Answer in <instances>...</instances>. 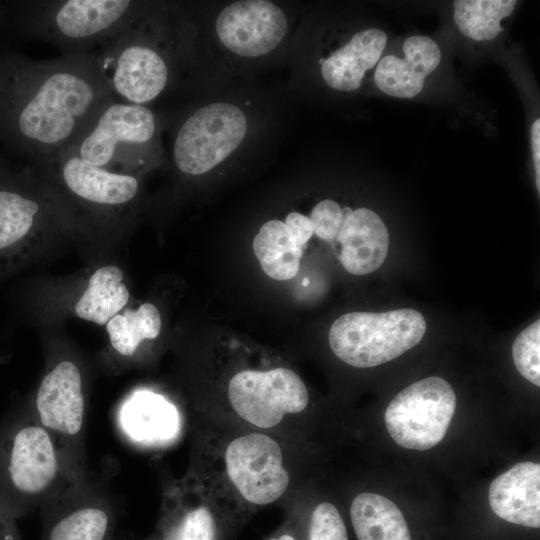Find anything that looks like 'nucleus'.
Returning a JSON list of instances; mask_svg holds the SVG:
<instances>
[{"mask_svg":"<svg viewBox=\"0 0 540 540\" xmlns=\"http://www.w3.org/2000/svg\"><path fill=\"white\" fill-rule=\"evenodd\" d=\"M113 97L95 54L35 60L0 51V143L39 165L67 149Z\"/></svg>","mask_w":540,"mask_h":540,"instance_id":"obj_1","label":"nucleus"},{"mask_svg":"<svg viewBox=\"0 0 540 540\" xmlns=\"http://www.w3.org/2000/svg\"><path fill=\"white\" fill-rule=\"evenodd\" d=\"M188 469L202 482L224 524L285 502L298 490L302 443L239 427L188 417Z\"/></svg>","mask_w":540,"mask_h":540,"instance_id":"obj_2","label":"nucleus"},{"mask_svg":"<svg viewBox=\"0 0 540 540\" xmlns=\"http://www.w3.org/2000/svg\"><path fill=\"white\" fill-rule=\"evenodd\" d=\"M177 5L152 1L144 14L95 54L115 98L150 106L184 87L182 74L187 72Z\"/></svg>","mask_w":540,"mask_h":540,"instance_id":"obj_3","label":"nucleus"},{"mask_svg":"<svg viewBox=\"0 0 540 540\" xmlns=\"http://www.w3.org/2000/svg\"><path fill=\"white\" fill-rule=\"evenodd\" d=\"M309 391L291 368L244 367L231 374L223 394L188 417L261 431L303 444Z\"/></svg>","mask_w":540,"mask_h":540,"instance_id":"obj_4","label":"nucleus"},{"mask_svg":"<svg viewBox=\"0 0 540 540\" xmlns=\"http://www.w3.org/2000/svg\"><path fill=\"white\" fill-rule=\"evenodd\" d=\"M138 0H28L2 2L0 26L41 40L63 54L89 53L126 29L150 7Z\"/></svg>","mask_w":540,"mask_h":540,"instance_id":"obj_5","label":"nucleus"},{"mask_svg":"<svg viewBox=\"0 0 540 540\" xmlns=\"http://www.w3.org/2000/svg\"><path fill=\"white\" fill-rule=\"evenodd\" d=\"M257 114L246 100L223 96L184 106L164 119L168 156L181 175L198 178L240 157L254 140Z\"/></svg>","mask_w":540,"mask_h":540,"instance_id":"obj_6","label":"nucleus"},{"mask_svg":"<svg viewBox=\"0 0 540 540\" xmlns=\"http://www.w3.org/2000/svg\"><path fill=\"white\" fill-rule=\"evenodd\" d=\"M72 483L30 406L0 423V506L14 518L44 507Z\"/></svg>","mask_w":540,"mask_h":540,"instance_id":"obj_7","label":"nucleus"},{"mask_svg":"<svg viewBox=\"0 0 540 540\" xmlns=\"http://www.w3.org/2000/svg\"><path fill=\"white\" fill-rule=\"evenodd\" d=\"M162 117L150 106L105 102L65 149L84 162L135 175L163 161Z\"/></svg>","mask_w":540,"mask_h":540,"instance_id":"obj_8","label":"nucleus"},{"mask_svg":"<svg viewBox=\"0 0 540 540\" xmlns=\"http://www.w3.org/2000/svg\"><path fill=\"white\" fill-rule=\"evenodd\" d=\"M182 28L190 42H214L222 57L233 63L270 60L288 43L294 20L285 5L268 0H240L223 5L206 27L195 24L181 3Z\"/></svg>","mask_w":540,"mask_h":540,"instance_id":"obj_9","label":"nucleus"},{"mask_svg":"<svg viewBox=\"0 0 540 540\" xmlns=\"http://www.w3.org/2000/svg\"><path fill=\"white\" fill-rule=\"evenodd\" d=\"M425 331V318L415 309L350 312L333 322L328 341L332 352L344 363L370 368L396 359L416 346Z\"/></svg>","mask_w":540,"mask_h":540,"instance_id":"obj_10","label":"nucleus"},{"mask_svg":"<svg viewBox=\"0 0 540 540\" xmlns=\"http://www.w3.org/2000/svg\"><path fill=\"white\" fill-rule=\"evenodd\" d=\"M35 418L52 437L71 482L86 478V397L79 366L57 362L42 378L33 404Z\"/></svg>","mask_w":540,"mask_h":540,"instance_id":"obj_11","label":"nucleus"},{"mask_svg":"<svg viewBox=\"0 0 540 540\" xmlns=\"http://www.w3.org/2000/svg\"><path fill=\"white\" fill-rule=\"evenodd\" d=\"M456 409V395L443 378L433 376L412 383L389 403L385 427L401 447L428 450L446 435Z\"/></svg>","mask_w":540,"mask_h":540,"instance_id":"obj_12","label":"nucleus"},{"mask_svg":"<svg viewBox=\"0 0 540 540\" xmlns=\"http://www.w3.org/2000/svg\"><path fill=\"white\" fill-rule=\"evenodd\" d=\"M222 516L199 478L189 469L163 480L160 516L147 540H219Z\"/></svg>","mask_w":540,"mask_h":540,"instance_id":"obj_13","label":"nucleus"},{"mask_svg":"<svg viewBox=\"0 0 540 540\" xmlns=\"http://www.w3.org/2000/svg\"><path fill=\"white\" fill-rule=\"evenodd\" d=\"M50 523L45 540H108L112 526L111 493L90 473L69 483L43 507Z\"/></svg>","mask_w":540,"mask_h":540,"instance_id":"obj_14","label":"nucleus"},{"mask_svg":"<svg viewBox=\"0 0 540 540\" xmlns=\"http://www.w3.org/2000/svg\"><path fill=\"white\" fill-rule=\"evenodd\" d=\"M72 199L85 206L112 211L132 204L140 191L138 176L88 164L64 150L41 165Z\"/></svg>","mask_w":540,"mask_h":540,"instance_id":"obj_15","label":"nucleus"},{"mask_svg":"<svg viewBox=\"0 0 540 540\" xmlns=\"http://www.w3.org/2000/svg\"><path fill=\"white\" fill-rule=\"evenodd\" d=\"M313 235L307 215L290 211L284 220L270 219L259 228L252 243L263 272L278 281L294 278L306 243Z\"/></svg>","mask_w":540,"mask_h":540,"instance_id":"obj_16","label":"nucleus"},{"mask_svg":"<svg viewBox=\"0 0 540 540\" xmlns=\"http://www.w3.org/2000/svg\"><path fill=\"white\" fill-rule=\"evenodd\" d=\"M118 415L121 429L129 440L149 448L174 443L185 426V416L179 407L150 391L131 396Z\"/></svg>","mask_w":540,"mask_h":540,"instance_id":"obj_17","label":"nucleus"},{"mask_svg":"<svg viewBox=\"0 0 540 540\" xmlns=\"http://www.w3.org/2000/svg\"><path fill=\"white\" fill-rule=\"evenodd\" d=\"M403 53L404 58L392 54L382 57L374 81L385 94L406 99L422 91L426 77L440 64L441 50L430 37L415 35L405 40Z\"/></svg>","mask_w":540,"mask_h":540,"instance_id":"obj_18","label":"nucleus"},{"mask_svg":"<svg viewBox=\"0 0 540 540\" xmlns=\"http://www.w3.org/2000/svg\"><path fill=\"white\" fill-rule=\"evenodd\" d=\"M334 244L346 271L366 275L385 261L389 248V232L380 216L365 207L353 209L347 216Z\"/></svg>","mask_w":540,"mask_h":540,"instance_id":"obj_19","label":"nucleus"},{"mask_svg":"<svg viewBox=\"0 0 540 540\" xmlns=\"http://www.w3.org/2000/svg\"><path fill=\"white\" fill-rule=\"evenodd\" d=\"M386 43V33L377 28L354 33L345 43L319 59L322 80L336 91H357L366 72L381 59Z\"/></svg>","mask_w":540,"mask_h":540,"instance_id":"obj_20","label":"nucleus"},{"mask_svg":"<svg viewBox=\"0 0 540 540\" xmlns=\"http://www.w3.org/2000/svg\"><path fill=\"white\" fill-rule=\"evenodd\" d=\"M492 511L524 527L540 526V464L520 462L497 476L488 491Z\"/></svg>","mask_w":540,"mask_h":540,"instance_id":"obj_21","label":"nucleus"},{"mask_svg":"<svg viewBox=\"0 0 540 540\" xmlns=\"http://www.w3.org/2000/svg\"><path fill=\"white\" fill-rule=\"evenodd\" d=\"M349 512L358 540H411L400 509L380 494L359 493L352 500Z\"/></svg>","mask_w":540,"mask_h":540,"instance_id":"obj_22","label":"nucleus"},{"mask_svg":"<svg viewBox=\"0 0 540 540\" xmlns=\"http://www.w3.org/2000/svg\"><path fill=\"white\" fill-rule=\"evenodd\" d=\"M123 272L112 265L97 269L75 305L76 315L98 325H106L128 302L129 290Z\"/></svg>","mask_w":540,"mask_h":540,"instance_id":"obj_23","label":"nucleus"},{"mask_svg":"<svg viewBox=\"0 0 540 540\" xmlns=\"http://www.w3.org/2000/svg\"><path fill=\"white\" fill-rule=\"evenodd\" d=\"M39 194L14 188L0 189V250L26 237L49 216V206Z\"/></svg>","mask_w":540,"mask_h":540,"instance_id":"obj_24","label":"nucleus"},{"mask_svg":"<svg viewBox=\"0 0 540 540\" xmlns=\"http://www.w3.org/2000/svg\"><path fill=\"white\" fill-rule=\"evenodd\" d=\"M162 320L156 306L142 304L136 311L116 314L106 324L112 348L119 355L133 357L144 340L159 336Z\"/></svg>","mask_w":540,"mask_h":540,"instance_id":"obj_25","label":"nucleus"},{"mask_svg":"<svg viewBox=\"0 0 540 540\" xmlns=\"http://www.w3.org/2000/svg\"><path fill=\"white\" fill-rule=\"evenodd\" d=\"M516 4L514 0H457L453 17L463 35L487 41L503 30L500 22L512 14Z\"/></svg>","mask_w":540,"mask_h":540,"instance_id":"obj_26","label":"nucleus"},{"mask_svg":"<svg viewBox=\"0 0 540 540\" xmlns=\"http://www.w3.org/2000/svg\"><path fill=\"white\" fill-rule=\"evenodd\" d=\"M513 362L526 380L540 386V320L525 328L514 340Z\"/></svg>","mask_w":540,"mask_h":540,"instance_id":"obj_27","label":"nucleus"},{"mask_svg":"<svg viewBox=\"0 0 540 540\" xmlns=\"http://www.w3.org/2000/svg\"><path fill=\"white\" fill-rule=\"evenodd\" d=\"M353 209L349 206L342 207L333 199H323L316 203L310 214L307 215L313 230V234L319 239L334 244L346 216Z\"/></svg>","mask_w":540,"mask_h":540,"instance_id":"obj_28","label":"nucleus"},{"mask_svg":"<svg viewBox=\"0 0 540 540\" xmlns=\"http://www.w3.org/2000/svg\"><path fill=\"white\" fill-rule=\"evenodd\" d=\"M308 540H349L344 520L333 503L322 501L311 510Z\"/></svg>","mask_w":540,"mask_h":540,"instance_id":"obj_29","label":"nucleus"},{"mask_svg":"<svg viewBox=\"0 0 540 540\" xmlns=\"http://www.w3.org/2000/svg\"><path fill=\"white\" fill-rule=\"evenodd\" d=\"M16 520L0 506V540H21Z\"/></svg>","mask_w":540,"mask_h":540,"instance_id":"obj_30","label":"nucleus"},{"mask_svg":"<svg viewBox=\"0 0 540 540\" xmlns=\"http://www.w3.org/2000/svg\"><path fill=\"white\" fill-rule=\"evenodd\" d=\"M531 146L535 169L536 187L540 192V119H536L531 126Z\"/></svg>","mask_w":540,"mask_h":540,"instance_id":"obj_31","label":"nucleus"},{"mask_svg":"<svg viewBox=\"0 0 540 540\" xmlns=\"http://www.w3.org/2000/svg\"><path fill=\"white\" fill-rule=\"evenodd\" d=\"M267 540H298V538L294 528L287 526L286 528H283L279 532L273 534Z\"/></svg>","mask_w":540,"mask_h":540,"instance_id":"obj_32","label":"nucleus"},{"mask_svg":"<svg viewBox=\"0 0 540 540\" xmlns=\"http://www.w3.org/2000/svg\"><path fill=\"white\" fill-rule=\"evenodd\" d=\"M309 279L308 278H304L303 281H302V285L304 286H307L309 284Z\"/></svg>","mask_w":540,"mask_h":540,"instance_id":"obj_33","label":"nucleus"},{"mask_svg":"<svg viewBox=\"0 0 540 540\" xmlns=\"http://www.w3.org/2000/svg\"><path fill=\"white\" fill-rule=\"evenodd\" d=\"M1 16H2V2H0V21H1Z\"/></svg>","mask_w":540,"mask_h":540,"instance_id":"obj_34","label":"nucleus"}]
</instances>
